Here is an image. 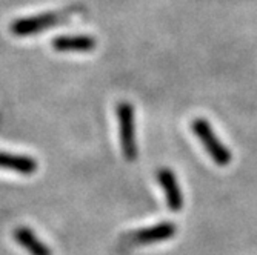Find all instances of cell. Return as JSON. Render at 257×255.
<instances>
[{"mask_svg": "<svg viewBox=\"0 0 257 255\" xmlns=\"http://www.w3.org/2000/svg\"><path fill=\"white\" fill-rule=\"evenodd\" d=\"M191 128H193V132L200 140V143L203 145V148L206 149L208 155L214 160L216 165H219V166L229 165V161L232 160V155H231L229 149L220 142V138L216 135L213 126L209 125L208 120L196 119L191 123Z\"/></svg>", "mask_w": 257, "mask_h": 255, "instance_id": "obj_1", "label": "cell"}, {"mask_svg": "<svg viewBox=\"0 0 257 255\" xmlns=\"http://www.w3.org/2000/svg\"><path fill=\"white\" fill-rule=\"evenodd\" d=\"M117 120H119V134L120 146L126 160L134 161L137 158V140H136V117L134 106L128 102L117 105Z\"/></svg>", "mask_w": 257, "mask_h": 255, "instance_id": "obj_2", "label": "cell"}, {"mask_svg": "<svg viewBox=\"0 0 257 255\" xmlns=\"http://www.w3.org/2000/svg\"><path fill=\"white\" fill-rule=\"evenodd\" d=\"M57 22H59V16L56 13H45V14H39L33 17L17 19L16 22H13L11 31L13 34L19 37H27V36L39 34L45 30L54 27Z\"/></svg>", "mask_w": 257, "mask_h": 255, "instance_id": "obj_3", "label": "cell"}, {"mask_svg": "<svg viewBox=\"0 0 257 255\" xmlns=\"http://www.w3.org/2000/svg\"><path fill=\"white\" fill-rule=\"evenodd\" d=\"M157 180L163 189V194H165L168 207L174 212L180 211L183 207V194H182V189L179 186L174 172L171 169L162 168L157 172Z\"/></svg>", "mask_w": 257, "mask_h": 255, "instance_id": "obj_4", "label": "cell"}, {"mask_svg": "<svg viewBox=\"0 0 257 255\" xmlns=\"http://www.w3.org/2000/svg\"><path fill=\"white\" fill-rule=\"evenodd\" d=\"M177 232V227L171 221H163L151 227L140 229L134 234V240L137 243L142 244H151V243H160V241H167L171 237H174Z\"/></svg>", "mask_w": 257, "mask_h": 255, "instance_id": "obj_5", "label": "cell"}, {"mask_svg": "<svg viewBox=\"0 0 257 255\" xmlns=\"http://www.w3.org/2000/svg\"><path fill=\"white\" fill-rule=\"evenodd\" d=\"M53 48L60 53H85L96 48V40L89 36H59L53 39Z\"/></svg>", "mask_w": 257, "mask_h": 255, "instance_id": "obj_6", "label": "cell"}, {"mask_svg": "<svg viewBox=\"0 0 257 255\" xmlns=\"http://www.w3.org/2000/svg\"><path fill=\"white\" fill-rule=\"evenodd\" d=\"M0 168L30 175L37 171V161L28 155H16L0 151Z\"/></svg>", "mask_w": 257, "mask_h": 255, "instance_id": "obj_7", "label": "cell"}, {"mask_svg": "<svg viewBox=\"0 0 257 255\" xmlns=\"http://www.w3.org/2000/svg\"><path fill=\"white\" fill-rule=\"evenodd\" d=\"M14 238L20 246H23L28 250L30 255H53L51 249L45 243H42L37 238V235L28 227H23V226L17 227L14 230Z\"/></svg>", "mask_w": 257, "mask_h": 255, "instance_id": "obj_8", "label": "cell"}]
</instances>
